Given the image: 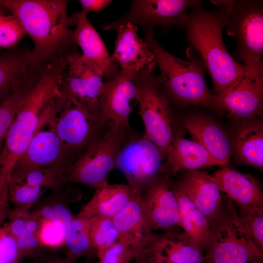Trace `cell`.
Instances as JSON below:
<instances>
[{"mask_svg": "<svg viewBox=\"0 0 263 263\" xmlns=\"http://www.w3.org/2000/svg\"><path fill=\"white\" fill-rule=\"evenodd\" d=\"M227 15L220 7L207 9L202 1L191 8L183 30L190 47L201 57L208 72L215 94L218 95L236 83L245 71L227 51L223 38Z\"/></svg>", "mask_w": 263, "mask_h": 263, "instance_id": "1", "label": "cell"}, {"mask_svg": "<svg viewBox=\"0 0 263 263\" xmlns=\"http://www.w3.org/2000/svg\"><path fill=\"white\" fill-rule=\"evenodd\" d=\"M64 0H0V5L18 20L34 47L30 63L38 67L76 45L72 39Z\"/></svg>", "mask_w": 263, "mask_h": 263, "instance_id": "2", "label": "cell"}, {"mask_svg": "<svg viewBox=\"0 0 263 263\" xmlns=\"http://www.w3.org/2000/svg\"><path fill=\"white\" fill-rule=\"evenodd\" d=\"M66 66V58L62 56L47 61L20 103L0 151V166L9 176L33 139L42 112L50 101L59 94Z\"/></svg>", "mask_w": 263, "mask_h": 263, "instance_id": "3", "label": "cell"}, {"mask_svg": "<svg viewBox=\"0 0 263 263\" xmlns=\"http://www.w3.org/2000/svg\"><path fill=\"white\" fill-rule=\"evenodd\" d=\"M154 33V29L144 31L143 39L154 55L167 97L181 106H202L215 110V94L205 81L206 68L198 54L190 48L189 60L178 58L159 44Z\"/></svg>", "mask_w": 263, "mask_h": 263, "instance_id": "4", "label": "cell"}, {"mask_svg": "<svg viewBox=\"0 0 263 263\" xmlns=\"http://www.w3.org/2000/svg\"><path fill=\"white\" fill-rule=\"evenodd\" d=\"M132 132L130 127L110 121L67 169L64 184H82L95 189L108 185V175L116 168L118 154Z\"/></svg>", "mask_w": 263, "mask_h": 263, "instance_id": "5", "label": "cell"}, {"mask_svg": "<svg viewBox=\"0 0 263 263\" xmlns=\"http://www.w3.org/2000/svg\"><path fill=\"white\" fill-rule=\"evenodd\" d=\"M205 263H247L263 260V249L253 241L232 201L210 226L205 249Z\"/></svg>", "mask_w": 263, "mask_h": 263, "instance_id": "6", "label": "cell"}, {"mask_svg": "<svg viewBox=\"0 0 263 263\" xmlns=\"http://www.w3.org/2000/svg\"><path fill=\"white\" fill-rule=\"evenodd\" d=\"M224 10L227 15V34L236 38L235 58L246 71L263 74V1L235 0Z\"/></svg>", "mask_w": 263, "mask_h": 263, "instance_id": "7", "label": "cell"}, {"mask_svg": "<svg viewBox=\"0 0 263 263\" xmlns=\"http://www.w3.org/2000/svg\"><path fill=\"white\" fill-rule=\"evenodd\" d=\"M40 119L56 133L75 161L107 125L94 120L59 95L48 104Z\"/></svg>", "mask_w": 263, "mask_h": 263, "instance_id": "8", "label": "cell"}, {"mask_svg": "<svg viewBox=\"0 0 263 263\" xmlns=\"http://www.w3.org/2000/svg\"><path fill=\"white\" fill-rule=\"evenodd\" d=\"M136 100L144 125V134L166 158L174 132V117L169 101L161 87L159 75L153 71L141 73Z\"/></svg>", "mask_w": 263, "mask_h": 263, "instance_id": "9", "label": "cell"}, {"mask_svg": "<svg viewBox=\"0 0 263 263\" xmlns=\"http://www.w3.org/2000/svg\"><path fill=\"white\" fill-rule=\"evenodd\" d=\"M165 157L157 146L144 134H131L121 148L116 168L125 175L128 184L140 193L167 173L164 171Z\"/></svg>", "mask_w": 263, "mask_h": 263, "instance_id": "10", "label": "cell"}, {"mask_svg": "<svg viewBox=\"0 0 263 263\" xmlns=\"http://www.w3.org/2000/svg\"><path fill=\"white\" fill-rule=\"evenodd\" d=\"M103 77L88 65L76 50L68 56L59 86V97L82 110L91 118L100 121V100Z\"/></svg>", "mask_w": 263, "mask_h": 263, "instance_id": "11", "label": "cell"}, {"mask_svg": "<svg viewBox=\"0 0 263 263\" xmlns=\"http://www.w3.org/2000/svg\"><path fill=\"white\" fill-rule=\"evenodd\" d=\"M198 0H133L123 17L102 26L104 30H115L130 23L144 31L176 28L183 29L188 10L199 3Z\"/></svg>", "mask_w": 263, "mask_h": 263, "instance_id": "12", "label": "cell"}, {"mask_svg": "<svg viewBox=\"0 0 263 263\" xmlns=\"http://www.w3.org/2000/svg\"><path fill=\"white\" fill-rule=\"evenodd\" d=\"M169 181L167 174L160 177L139 193V199L151 230H161L174 238L182 233V228L178 204Z\"/></svg>", "mask_w": 263, "mask_h": 263, "instance_id": "13", "label": "cell"}, {"mask_svg": "<svg viewBox=\"0 0 263 263\" xmlns=\"http://www.w3.org/2000/svg\"><path fill=\"white\" fill-rule=\"evenodd\" d=\"M74 162L56 133L50 128L42 130L39 122L29 145L16 161L10 177L20 178L30 170L51 168L58 169L64 174Z\"/></svg>", "mask_w": 263, "mask_h": 263, "instance_id": "14", "label": "cell"}, {"mask_svg": "<svg viewBox=\"0 0 263 263\" xmlns=\"http://www.w3.org/2000/svg\"><path fill=\"white\" fill-rule=\"evenodd\" d=\"M215 110L243 121L263 117V74L245 70L233 85L214 99Z\"/></svg>", "mask_w": 263, "mask_h": 263, "instance_id": "15", "label": "cell"}, {"mask_svg": "<svg viewBox=\"0 0 263 263\" xmlns=\"http://www.w3.org/2000/svg\"><path fill=\"white\" fill-rule=\"evenodd\" d=\"M141 73L120 69L114 77L104 82L100 100L102 124L114 121L130 127L131 103L136 99Z\"/></svg>", "mask_w": 263, "mask_h": 263, "instance_id": "16", "label": "cell"}, {"mask_svg": "<svg viewBox=\"0 0 263 263\" xmlns=\"http://www.w3.org/2000/svg\"><path fill=\"white\" fill-rule=\"evenodd\" d=\"M69 23L75 27L72 30V39L81 49L85 62L106 81L117 75L120 69L112 61L103 40L87 15L81 11L77 12L69 18Z\"/></svg>", "mask_w": 263, "mask_h": 263, "instance_id": "17", "label": "cell"}, {"mask_svg": "<svg viewBox=\"0 0 263 263\" xmlns=\"http://www.w3.org/2000/svg\"><path fill=\"white\" fill-rule=\"evenodd\" d=\"M115 31L117 37L111 56L112 61L121 70L138 73L153 71L156 65L154 55L143 39L139 37L137 27L127 23Z\"/></svg>", "mask_w": 263, "mask_h": 263, "instance_id": "18", "label": "cell"}, {"mask_svg": "<svg viewBox=\"0 0 263 263\" xmlns=\"http://www.w3.org/2000/svg\"><path fill=\"white\" fill-rule=\"evenodd\" d=\"M220 190L239 207L243 216L255 209H263V192L260 182L252 175L224 167L212 175Z\"/></svg>", "mask_w": 263, "mask_h": 263, "instance_id": "19", "label": "cell"}, {"mask_svg": "<svg viewBox=\"0 0 263 263\" xmlns=\"http://www.w3.org/2000/svg\"><path fill=\"white\" fill-rule=\"evenodd\" d=\"M182 125L193 141L205 148L221 166L228 164L231 152V142L218 123L209 116L195 113L185 117Z\"/></svg>", "mask_w": 263, "mask_h": 263, "instance_id": "20", "label": "cell"}, {"mask_svg": "<svg viewBox=\"0 0 263 263\" xmlns=\"http://www.w3.org/2000/svg\"><path fill=\"white\" fill-rule=\"evenodd\" d=\"M176 184L210 225L219 217L223 209L222 196L212 175L206 171L190 170Z\"/></svg>", "mask_w": 263, "mask_h": 263, "instance_id": "21", "label": "cell"}, {"mask_svg": "<svg viewBox=\"0 0 263 263\" xmlns=\"http://www.w3.org/2000/svg\"><path fill=\"white\" fill-rule=\"evenodd\" d=\"M169 186L178 204L180 224L183 230L180 237L204 252L210 231V223L178 185H171L169 181Z\"/></svg>", "mask_w": 263, "mask_h": 263, "instance_id": "22", "label": "cell"}, {"mask_svg": "<svg viewBox=\"0 0 263 263\" xmlns=\"http://www.w3.org/2000/svg\"><path fill=\"white\" fill-rule=\"evenodd\" d=\"M167 166L176 176L183 170H198L213 166H221L198 143L174 133L166 153Z\"/></svg>", "mask_w": 263, "mask_h": 263, "instance_id": "23", "label": "cell"}, {"mask_svg": "<svg viewBox=\"0 0 263 263\" xmlns=\"http://www.w3.org/2000/svg\"><path fill=\"white\" fill-rule=\"evenodd\" d=\"M113 220L119 232L120 239L132 245L137 254L152 240L156 234L148 225L140 204L139 193L137 192Z\"/></svg>", "mask_w": 263, "mask_h": 263, "instance_id": "24", "label": "cell"}, {"mask_svg": "<svg viewBox=\"0 0 263 263\" xmlns=\"http://www.w3.org/2000/svg\"><path fill=\"white\" fill-rule=\"evenodd\" d=\"M238 162L263 170V124L260 118L243 121L231 142Z\"/></svg>", "mask_w": 263, "mask_h": 263, "instance_id": "25", "label": "cell"}, {"mask_svg": "<svg viewBox=\"0 0 263 263\" xmlns=\"http://www.w3.org/2000/svg\"><path fill=\"white\" fill-rule=\"evenodd\" d=\"M135 192L128 185L109 184L96 189L79 214L88 218L101 216L113 219L126 207Z\"/></svg>", "mask_w": 263, "mask_h": 263, "instance_id": "26", "label": "cell"}, {"mask_svg": "<svg viewBox=\"0 0 263 263\" xmlns=\"http://www.w3.org/2000/svg\"><path fill=\"white\" fill-rule=\"evenodd\" d=\"M29 53H0V104L25 78L33 68Z\"/></svg>", "mask_w": 263, "mask_h": 263, "instance_id": "27", "label": "cell"}, {"mask_svg": "<svg viewBox=\"0 0 263 263\" xmlns=\"http://www.w3.org/2000/svg\"><path fill=\"white\" fill-rule=\"evenodd\" d=\"M64 244L66 247L67 254L65 259L69 263H74L83 256L96 255L97 251L91 238L89 218L79 213L74 217L65 232Z\"/></svg>", "mask_w": 263, "mask_h": 263, "instance_id": "28", "label": "cell"}, {"mask_svg": "<svg viewBox=\"0 0 263 263\" xmlns=\"http://www.w3.org/2000/svg\"><path fill=\"white\" fill-rule=\"evenodd\" d=\"M180 235L170 238L158 234L156 246L158 250L173 263H205L204 252L186 242Z\"/></svg>", "mask_w": 263, "mask_h": 263, "instance_id": "29", "label": "cell"}, {"mask_svg": "<svg viewBox=\"0 0 263 263\" xmlns=\"http://www.w3.org/2000/svg\"><path fill=\"white\" fill-rule=\"evenodd\" d=\"M32 86L29 78L22 80L8 97L0 104V150L8 130L15 117L19 105Z\"/></svg>", "mask_w": 263, "mask_h": 263, "instance_id": "30", "label": "cell"}, {"mask_svg": "<svg viewBox=\"0 0 263 263\" xmlns=\"http://www.w3.org/2000/svg\"><path fill=\"white\" fill-rule=\"evenodd\" d=\"M89 221L91 240L98 256L120 240V235L113 219L94 216Z\"/></svg>", "mask_w": 263, "mask_h": 263, "instance_id": "31", "label": "cell"}, {"mask_svg": "<svg viewBox=\"0 0 263 263\" xmlns=\"http://www.w3.org/2000/svg\"><path fill=\"white\" fill-rule=\"evenodd\" d=\"M42 188L32 187L22 181L10 178L8 196L10 203L15 206L14 209L19 212H29L31 207L43 193Z\"/></svg>", "mask_w": 263, "mask_h": 263, "instance_id": "32", "label": "cell"}, {"mask_svg": "<svg viewBox=\"0 0 263 263\" xmlns=\"http://www.w3.org/2000/svg\"><path fill=\"white\" fill-rule=\"evenodd\" d=\"M26 35L15 16H0V49L15 47Z\"/></svg>", "mask_w": 263, "mask_h": 263, "instance_id": "33", "label": "cell"}, {"mask_svg": "<svg viewBox=\"0 0 263 263\" xmlns=\"http://www.w3.org/2000/svg\"><path fill=\"white\" fill-rule=\"evenodd\" d=\"M37 237L41 246L57 247L64 244L65 229L59 223L48 219H40Z\"/></svg>", "mask_w": 263, "mask_h": 263, "instance_id": "34", "label": "cell"}, {"mask_svg": "<svg viewBox=\"0 0 263 263\" xmlns=\"http://www.w3.org/2000/svg\"><path fill=\"white\" fill-rule=\"evenodd\" d=\"M136 255L132 245L120 239L97 256L98 263H132Z\"/></svg>", "mask_w": 263, "mask_h": 263, "instance_id": "35", "label": "cell"}, {"mask_svg": "<svg viewBox=\"0 0 263 263\" xmlns=\"http://www.w3.org/2000/svg\"><path fill=\"white\" fill-rule=\"evenodd\" d=\"M20 259L16 240L5 222L0 225V263H19Z\"/></svg>", "mask_w": 263, "mask_h": 263, "instance_id": "36", "label": "cell"}, {"mask_svg": "<svg viewBox=\"0 0 263 263\" xmlns=\"http://www.w3.org/2000/svg\"><path fill=\"white\" fill-rule=\"evenodd\" d=\"M240 218L254 242L263 249V209L252 210Z\"/></svg>", "mask_w": 263, "mask_h": 263, "instance_id": "37", "label": "cell"}, {"mask_svg": "<svg viewBox=\"0 0 263 263\" xmlns=\"http://www.w3.org/2000/svg\"><path fill=\"white\" fill-rule=\"evenodd\" d=\"M15 239L19 250L21 259L34 257L42 247L37 236L29 232Z\"/></svg>", "mask_w": 263, "mask_h": 263, "instance_id": "38", "label": "cell"}, {"mask_svg": "<svg viewBox=\"0 0 263 263\" xmlns=\"http://www.w3.org/2000/svg\"><path fill=\"white\" fill-rule=\"evenodd\" d=\"M10 177L0 166V225L5 222L11 210L9 208L8 185Z\"/></svg>", "mask_w": 263, "mask_h": 263, "instance_id": "39", "label": "cell"}, {"mask_svg": "<svg viewBox=\"0 0 263 263\" xmlns=\"http://www.w3.org/2000/svg\"><path fill=\"white\" fill-rule=\"evenodd\" d=\"M55 216V221L61 224L66 231L69 227L74 216L68 208L62 204L52 206Z\"/></svg>", "mask_w": 263, "mask_h": 263, "instance_id": "40", "label": "cell"}, {"mask_svg": "<svg viewBox=\"0 0 263 263\" xmlns=\"http://www.w3.org/2000/svg\"><path fill=\"white\" fill-rule=\"evenodd\" d=\"M82 10L86 14L91 12L97 13L107 7L112 2L110 0H80Z\"/></svg>", "mask_w": 263, "mask_h": 263, "instance_id": "41", "label": "cell"}, {"mask_svg": "<svg viewBox=\"0 0 263 263\" xmlns=\"http://www.w3.org/2000/svg\"><path fill=\"white\" fill-rule=\"evenodd\" d=\"M157 236H155L149 245L151 263H173L163 255L158 250L156 244Z\"/></svg>", "mask_w": 263, "mask_h": 263, "instance_id": "42", "label": "cell"}, {"mask_svg": "<svg viewBox=\"0 0 263 263\" xmlns=\"http://www.w3.org/2000/svg\"><path fill=\"white\" fill-rule=\"evenodd\" d=\"M132 263H151L148 245L136 256Z\"/></svg>", "mask_w": 263, "mask_h": 263, "instance_id": "43", "label": "cell"}, {"mask_svg": "<svg viewBox=\"0 0 263 263\" xmlns=\"http://www.w3.org/2000/svg\"><path fill=\"white\" fill-rule=\"evenodd\" d=\"M4 10H6V9L3 6L0 5V16L5 15Z\"/></svg>", "mask_w": 263, "mask_h": 263, "instance_id": "44", "label": "cell"}, {"mask_svg": "<svg viewBox=\"0 0 263 263\" xmlns=\"http://www.w3.org/2000/svg\"><path fill=\"white\" fill-rule=\"evenodd\" d=\"M65 262H66V260L64 259L63 260L49 262L46 263H65Z\"/></svg>", "mask_w": 263, "mask_h": 263, "instance_id": "45", "label": "cell"}, {"mask_svg": "<svg viewBox=\"0 0 263 263\" xmlns=\"http://www.w3.org/2000/svg\"><path fill=\"white\" fill-rule=\"evenodd\" d=\"M251 263H261V262H250Z\"/></svg>", "mask_w": 263, "mask_h": 263, "instance_id": "46", "label": "cell"}, {"mask_svg": "<svg viewBox=\"0 0 263 263\" xmlns=\"http://www.w3.org/2000/svg\"><path fill=\"white\" fill-rule=\"evenodd\" d=\"M65 263H68V262L66 260Z\"/></svg>", "mask_w": 263, "mask_h": 263, "instance_id": "47", "label": "cell"}]
</instances>
